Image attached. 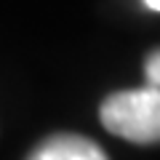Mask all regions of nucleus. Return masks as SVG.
<instances>
[{
    "label": "nucleus",
    "instance_id": "obj_1",
    "mask_svg": "<svg viewBox=\"0 0 160 160\" xmlns=\"http://www.w3.org/2000/svg\"><path fill=\"white\" fill-rule=\"evenodd\" d=\"M102 123L109 133L133 144L160 142V88L118 91L102 104Z\"/></svg>",
    "mask_w": 160,
    "mask_h": 160
},
{
    "label": "nucleus",
    "instance_id": "obj_2",
    "mask_svg": "<svg viewBox=\"0 0 160 160\" xmlns=\"http://www.w3.org/2000/svg\"><path fill=\"white\" fill-rule=\"evenodd\" d=\"M27 160H107L96 142L78 133H56L32 149Z\"/></svg>",
    "mask_w": 160,
    "mask_h": 160
},
{
    "label": "nucleus",
    "instance_id": "obj_3",
    "mask_svg": "<svg viewBox=\"0 0 160 160\" xmlns=\"http://www.w3.org/2000/svg\"><path fill=\"white\" fill-rule=\"evenodd\" d=\"M144 75H147V83L152 88H160V48L147 56V62H144Z\"/></svg>",
    "mask_w": 160,
    "mask_h": 160
},
{
    "label": "nucleus",
    "instance_id": "obj_4",
    "mask_svg": "<svg viewBox=\"0 0 160 160\" xmlns=\"http://www.w3.org/2000/svg\"><path fill=\"white\" fill-rule=\"evenodd\" d=\"M144 6L152 8V11H160V0H144Z\"/></svg>",
    "mask_w": 160,
    "mask_h": 160
}]
</instances>
